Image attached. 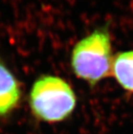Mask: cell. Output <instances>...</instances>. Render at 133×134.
<instances>
[{
	"instance_id": "6da1fadb",
	"label": "cell",
	"mask_w": 133,
	"mask_h": 134,
	"mask_svg": "<svg viewBox=\"0 0 133 134\" xmlns=\"http://www.w3.org/2000/svg\"><path fill=\"white\" fill-rule=\"evenodd\" d=\"M33 116L55 124L68 119L75 111L77 98L71 85L61 77L42 75L33 83L28 97Z\"/></svg>"
},
{
	"instance_id": "7a4b0ae2",
	"label": "cell",
	"mask_w": 133,
	"mask_h": 134,
	"mask_svg": "<svg viewBox=\"0 0 133 134\" xmlns=\"http://www.w3.org/2000/svg\"><path fill=\"white\" fill-rule=\"evenodd\" d=\"M108 25L95 29L80 40L71 55V67L76 76L93 88L112 76L113 55Z\"/></svg>"
},
{
	"instance_id": "3957f363",
	"label": "cell",
	"mask_w": 133,
	"mask_h": 134,
	"mask_svg": "<svg viewBox=\"0 0 133 134\" xmlns=\"http://www.w3.org/2000/svg\"><path fill=\"white\" fill-rule=\"evenodd\" d=\"M21 97L19 80L0 57V119L9 116L15 110Z\"/></svg>"
},
{
	"instance_id": "277c9868",
	"label": "cell",
	"mask_w": 133,
	"mask_h": 134,
	"mask_svg": "<svg viewBox=\"0 0 133 134\" xmlns=\"http://www.w3.org/2000/svg\"><path fill=\"white\" fill-rule=\"evenodd\" d=\"M112 76L122 88L133 93V50L119 52L114 55Z\"/></svg>"
}]
</instances>
